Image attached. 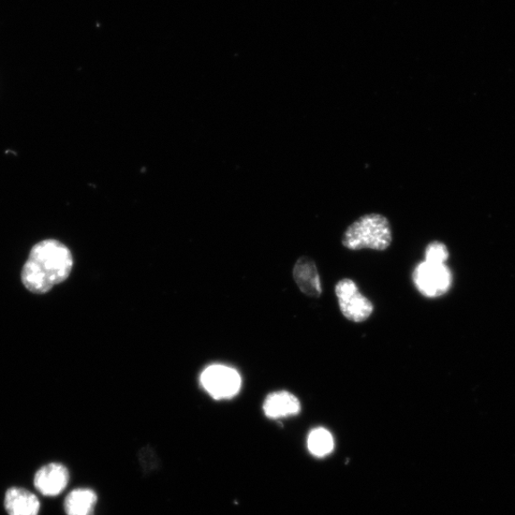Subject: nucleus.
Masks as SVG:
<instances>
[{
    "mask_svg": "<svg viewBox=\"0 0 515 515\" xmlns=\"http://www.w3.org/2000/svg\"><path fill=\"white\" fill-rule=\"evenodd\" d=\"M201 382L206 391L216 400L230 399L236 395L242 385L237 371L223 365H213L201 375Z\"/></svg>",
    "mask_w": 515,
    "mask_h": 515,
    "instance_id": "nucleus-5",
    "label": "nucleus"
},
{
    "mask_svg": "<svg viewBox=\"0 0 515 515\" xmlns=\"http://www.w3.org/2000/svg\"><path fill=\"white\" fill-rule=\"evenodd\" d=\"M307 446L313 455L322 458L333 451L334 440L328 430L318 428L309 433Z\"/></svg>",
    "mask_w": 515,
    "mask_h": 515,
    "instance_id": "nucleus-11",
    "label": "nucleus"
},
{
    "mask_svg": "<svg viewBox=\"0 0 515 515\" xmlns=\"http://www.w3.org/2000/svg\"><path fill=\"white\" fill-rule=\"evenodd\" d=\"M4 507L9 515H39L40 503L34 494L13 487L5 494Z\"/></svg>",
    "mask_w": 515,
    "mask_h": 515,
    "instance_id": "nucleus-9",
    "label": "nucleus"
},
{
    "mask_svg": "<svg viewBox=\"0 0 515 515\" xmlns=\"http://www.w3.org/2000/svg\"><path fill=\"white\" fill-rule=\"evenodd\" d=\"M73 266V256L65 245L44 240L31 249L21 271V281L29 291L47 294L68 279Z\"/></svg>",
    "mask_w": 515,
    "mask_h": 515,
    "instance_id": "nucleus-1",
    "label": "nucleus"
},
{
    "mask_svg": "<svg viewBox=\"0 0 515 515\" xmlns=\"http://www.w3.org/2000/svg\"><path fill=\"white\" fill-rule=\"evenodd\" d=\"M418 291L425 297L437 298L446 294L452 283V276L445 263L423 262L412 275Z\"/></svg>",
    "mask_w": 515,
    "mask_h": 515,
    "instance_id": "nucleus-4",
    "label": "nucleus"
},
{
    "mask_svg": "<svg viewBox=\"0 0 515 515\" xmlns=\"http://www.w3.org/2000/svg\"><path fill=\"white\" fill-rule=\"evenodd\" d=\"M98 496L93 490L72 491L64 500L66 515H94Z\"/></svg>",
    "mask_w": 515,
    "mask_h": 515,
    "instance_id": "nucleus-10",
    "label": "nucleus"
},
{
    "mask_svg": "<svg viewBox=\"0 0 515 515\" xmlns=\"http://www.w3.org/2000/svg\"><path fill=\"white\" fill-rule=\"evenodd\" d=\"M293 279L305 296L312 298L322 296L321 279L313 259L301 257L293 268Z\"/></svg>",
    "mask_w": 515,
    "mask_h": 515,
    "instance_id": "nucleus-7",
    "label": "nucleus"
},
{
    "mask_svg": "<svg viewBox=\"0 0 515 515\" xmlns=\"http://www.w3.org/2000/svg\"><path fill=\"white\" fill-rule=\"evenodd\" d=\"M392 243V229L389 219L379 213L365 214L358 218L345 231L343 245L357 252L372 249L385 252Z\"/></svg>",
    "mask_w": 515,
    "mask_h": 515,
    "instance_id": "nucleus-2",
    "label": "nucleus"
},
{
    "mask_svg": "<svg viewBox=\"0 0 515 515\" xmlns=\"http://www.w3.org/2000/svg\"><path fill=\"white\" fill-rule=\"evenodd\" d=\"M449 256V250L443 243L434 241L425 248V262L431 263H445Z\"/></svg>",
    "mask_w": 515,
    "mask_h": 515,
    "instance_id": "nucleus-12",
    "label": "nucleus"
},
{
    "mask_svg": "<svg viewBox=\"0 0 515 515\" xmlns=\"http://www.w3.org/2000/svg\"><path fill=\"white\" fill-rule=\"evenodd\" d=\"M335 294L340 311L348 321L362 322L369 319L374 311L373 304L363 296L351 279H340L335 286Z\"/></svg>",
    "mask_w": 515,
    "mask_h": 515,
    "instance_id": "nucleus-3",
    "label": "nucleus"
},
{
    "mask_svg": "<svg viewBox=\"0 0 515 515\" xmlns=\"http://www.w3.org/2000/svg\"><path fill=\"white\" fill-rule=\"evenodd\" d=\"M69 472L61 463H50L40 468L34 478L36 489L44 496H56L67 487Z\"/></svg>",
    "mask_w": 515,
    "mask_h": 515,
    "instance_id": "nucleus-6",
    "label": "nucleus"
},
{
    "mask_svg": "<svg viewBox=\"0 0 515 515\" xmlns=\"http://www.w3.org/2000/svg\"><path fill=\"white\" fill-rule=\"evenodd\" d=\"M262 408L269 418L279 419L299 415L301 403L296 395L281 391L268 395Z\"/></svg>",
    "mask_w": 515,
    "mask_h": 515,
    "instance_id": "nucleus-8",
    "label": "nucleus"
}]
</instances>
